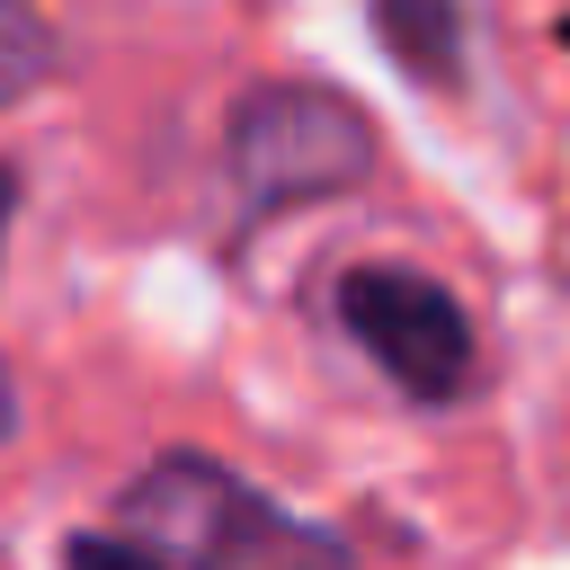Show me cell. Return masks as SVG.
I'll return each mask as SVG.
<instances>
[{"mask_svg":"<svg viewBox=\"0 0 570 570\" xmlns=\"http://www.w3.org/2000/svg\"><path fill=\"white\" fill-rule=\"evenodd\" d=\"M338 321L410 401H454L472 383V330H463L454 294L410 276V267H347Z\"/></svg>","mask_w":570,"mask_h":570,"instance_id":"cell-3","label":"cell"},{"mask_svg":"<svg viewBox=\"0 0 570 570\" xmlns=\"http://www.w3.org/2000/svg\"><path fill=\"white\" fill-rule=\"evenodd\" d=\"M374 169V125L312 80H267L232 107V178L249 205H303L338 196Z\"/></svg>","mask_w":570,"mask_h":570,"instance_id":"cell-2","label":"cell"},{"mask_svg":"<svg viewBox=\"0 0 570 570\" xmlns=\"http://www.w3.org/2000/svg\"><path fill=\"white\" fill-rule=\"evenodd\" d=\"M9 205H18V178L0 169V232H9Z\"/></svg>","mask_w":570,"mask_h":570,"instance_id":"cell-8","label":"cell"},{"mask_svg":"<svg viewBox=\"0 0 570 570\" xmlns=\"http://www.w3.org/2000/svg\"><path fill=\"white\" fill-rule=\"evenodd\" d=\"M45 62H53V27H45L36 9L0 0V107H9V98H27V89L45 80Z\"/></svg>","mask_w":570,"mask_h":570,"instance_id":"cell-4","label":"cell"},{"mask_svg":"<svg viewBox=\"0 0 570 570\" xmlns=\"http://www.w3.org/2000/svg\"><path fill=\"white\" fill-rule=\"evenodd\" d=\"M18 428V392H9V365H0V436Z\"/></svg>","mask_w":570,"mask_h":570,"instance_id":"cell-7","label":"cell"},{"mask_svg":"<svg viewBox=\"0 0 570 570\" xmlns=\"http://www.w3.org/2000/svg\"><path fill=\"white\" fill-rule=\"evenodd\" d=\"M125 525L142 552L187 570H347V543L285 517L249 481H232L205 454H169L125 490Z\"/></svg>","mask_w":570,"mask_h":570,"instance_id":"cell-1","label":"cell"},{"mask_svg":"<svg viewBox=\"0 0 570 570\" xmlns=\"http://www.w3.org/2000/svg\"><path fill=\"white\" fill-rule=\"evenodd\" d=\"M62 561H71V570H169L160 552L116 543V534H71V543H62Z\"/></svg>","mask_w":570,"mask_h":570,"instance_id":"cell-6","label":"cell"},{"mask_svg":"<svg viewBox=\"0 0 570 570\" xmlns=\"http://www.w3.org/2000/svg\"><path fill=\"white\" fill-rule=\"evenodd\" d=\"M374 36H383V45H401V53H410V71H428V80H445V71H454V18H445V9H383V18H374Z\"/></svg>","mask_w":570,"mask_h":570,"instance_id":"cell-5","label":"cell"}]
</instances>
